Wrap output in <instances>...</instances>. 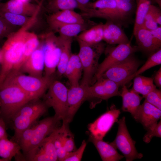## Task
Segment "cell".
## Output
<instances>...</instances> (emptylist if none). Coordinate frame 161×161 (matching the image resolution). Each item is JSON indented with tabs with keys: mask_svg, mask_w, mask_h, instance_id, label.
Wrapping results in <instances>:
<instances>
[{
	"mask_svg": "<svg viewBox=\"0 0 161 161\" xmlns=\"http://www.w3.org/2000/svg\"><path fill=\"white\" fill-rule=\"evenodd\" d=\"M151 0H137L134 24L133 29L134 35L138 30L143 26L145 17Z\"/></svg>",
	"mask_w": 161,
	"mask_h": 161,
	"instance_id": "obj_33",
	"label": "cell"
},
{
	"mask_svg": "<svg viewBox=\"0 0 161 161\" xmlns=\"http://www.w3.org/2000/svg\"><path fill=\"white\" fill-rule=\"evenodd\" d=\"M73 38L59 35L57 43L60 51L59 60L57 66V74L59 77L64 75L67 64L72 54L71 47Z\"/></svg>",
	"mask_w": 161,
	"mask_h": 161,
	"instance_id": "obj_23",
	"label": "cell"
},
{
	"mask_svg": "<svg viewBox=\"0 0 161 161\" xmlns=\"http://www.w3.org/2000/svg\"><path fill=\"white\" fill-rule=\"evenodd\" d=\"M59 120L54 115L45 118L34 125L32 139L28 151L24 155V158L33 152L44 139L57 128Z\"/></svg>",
	"mask_w": 161,
	"mask_h": 161,
	"instance_id": "obj_13",
	"label": "cell"
},
{
	"mask_svg": "<svg viewBox=\"0 0 161 161\" xmlns=\"http://www.w3.org/2000/svg\"><path fill=\"white\" fill-rule=\"evenodd\" d=\"M62 145L68 152H72L75 148L74 137L69 130L64 136Z\"/></svg>",
	"mask_w": 161,
	"mask_h": 161,
	"instance_id": "obj_41",
	"label": "cell"
},
{
	"mask_svg": "<svg viewBox=\"0 0 161 161\" xmlns=\"http://www.w3.org/2000/svg\"><path fill=\"white\" fill-rule=\"evenodd\" d=\"M86 143L83 140L79 148L77 150L68 152L64 161H80L86 146Z\"/></svg>",
	"mask_w": 161,
	"mask_h": 161,
	"instance_id": "obj_40",
	"label": "cell"
},
{
	"mask_svg": "<svg viewBox=\"0 0 161 161\" xmlns=\"http://www.w3.org/2000/svg\"><path fill=\"white\" fill-rule=\"evenodd\" d=\"M140 64V62L133 54L109 68L101 77L122 86L130 81L131 77L137 71Z\"/></svg>",
	"mask_w": 161,
	"mask_h": 161,
	"instance_id": "obj_10",
	"label": "cell"
},
{
	"mask_svg": "<svg viewBox=\"0 0 161 161\" xmlns=\"http://www.w3.org/2000/svg\"><path fill=\"white\" fill-rule=\"evenodd\" d=\"M34 100L17 86L3 82L0 85L1 117L5 122L12 121L14 115L23 106Z\"/></svg>",
	"mask_w": 161,
	"mask_h": 161,
	"instance_id": "obj_2",
	"label": "cell"
},
{
	"mask_svg": "<svg viewBox=\"0 0 161 161\" xmlns=\"http://www.w3.org/2000/svg\"><path fill=\"white\" fill-rule=\"evenodd\" d=\"M78 3L80 10L85 7L90 2V0H76Z\"/></svg>",
	"mask_w": 161,
	"mask_h": 161,
	"instance_id": "obj_48",
	"label": "cell"
},
{
	"mask_svg": "<svg viewBox=\"0 0 161 161\" xmlns=\"http://www.w3.org/2000/svg\"><path fill=\"white\" fill-rule=\"evenodd\" d=\"M87 99L86 86L80 84L71 86L68 89L66 112L63 123L68 125L83 102Z\"/></svg>",
	"mask_w": 161,
	"mask_h": 161,
	"instance_id": "obj_14",
	"label": "cell"
},
{
	"mask_svg": "<svg viewBox=\"0 0 161 161\" xmlns=\"http://www.w3.org/2000/svg\"><path fill=\"white\" fill-rule=\"evenodd\" d=\"M44 66V53L42 46L32 53L18 71L30 75L40 77L43 76Z\"/></svg>",
	"mask_w": 161,
	"mask_h": 161,
	"instance_id": "obj_16",
	"label": "cell"
},
{
	"mask_svg": "<svg viewBox=\"0 0 161 161\" xmlns=\"http://www.w3.org/2000/svg\"><path fill=\"white\" fill-rule=\"evenodd\" d=\"M97 24L90 19H87L83 23L62 25L55 30L59 33L60 35L73 38Z\"/></svg>",
	"mask_w": 161,
	"mask_h": 161,
	"instance_id": "obj_27",
	"label": "cell"
},
{
	"mask_svg": "<svg viewBox=\"0 0 161 161\" xmlns=\"http://www.w3.org/2000/svg\"><path fill=\"white\" fill-rule=\"evenodd\" d=\"M39 43L37 35L28 32L24 44L22 56L16 71H18L21 66L32 53L38 47Z\"/></svg>",
	"mask_w": 161,
	"mask_h": 161,
	"instance_id": "obj_32",
	"label": "cell"
},
{
	"mask_svg": "<svg viewBox=\"0 0 161 161\" xmlns=\"http://www.w3.org/2000/svg\"><path fill=\"white\" fill-rule=\"evenodd\" d=\"M154 81L159 88L161 87V67L156 72L154 78Z\"/></svg>",
	"mask_w": 161,
	"mask_h": 161,
	"instance_id": "obj_46",
	"label": "cell"
},
{
	"mask_svg": "<svg viewBox=\"0 0 161 161\" xmlns=\"http://www.w3.org/2000/svg\"><path fill=\"white\" fill-rule=\"evenodd\" d=\"M79 47L78 54L83 68V76L80 84L89 86L92 83L99 64V58L104 52L105 44L102 41L89 44L77 40Z\"/></svg>",
	"mask_w": 161,
	"mask_h": 161,
	"instance_id": "obj_3",
	"label": "cell"
},
{
	"mask_svg": "<svg viewBox=\"0 0 161 161\" xmlns=\"http://www.w3.org/2000/svg\"></svg>",
	"mask_w": 161,
	"mask_h": 161,
	"instance_id": "obj_52",
	"label": "cell"
},
{
	"mask_svg": "<svg viewBox=\"0 0 161 161\" xmlns=\"http://www.w3.org/2000/svg\"><path fill=\"white\" fill-rule=\"evenodd\" d=\"M56 151L58 160L64 161L68 153L62 145L56 149Z\"/></svg>",
	"mask_w": 161,
	"mask_h": 161,
	"instance_id": "obj_44",
	"label": "cell"
},
{
	"mask_svg": "<svg viewBox=\"0 0 161 161\" xmlns=\"http://www.w3.org/2000/svg\"><path fill=\"white\" fill-rule=\"evenodd\" d=\"M21 150L18 143L9 140L7 137L0 139V157L7 161L11 160Z\"/></svg>",
	"mask_w": 161,
	"mask_h": 161,
	"instance_id": "obj_31",
	"label": "cell"
},
{
	"mask_svg": "<svg viewBox=\"0 0 161 161\" xmlns=\"http://www.w3.org/2000/svg\"><path fill=\"white\" fill-rule=\"evenodd\" d=\"M0 16L9 24L15 25H23L27 21L24 16L9 12L0 11Z\"/></svg>",
	"mask_w": 161,
	"mask_h": 161,
	"instance_id": "obj_37",
	"label": "cell"
},
{
	"mask_svg": "<svg viewBox=\"0 0 161 161\" xmlns=\"http://www.w3.org/2000/svg\"><path fill=\"white\" fill-rule=\"evenodd\" d=\"M34 125L26 129L22 132L18 143L24 155L27 152L32 139Z\"/></svg>",
	"mask_w": 161,
	"mask_h": 161,
	"instance_id": "obj_36",
	"label": "cell"
},
{
	"mask_svg": "<svg viewBox=\"0 0 161 161\" xmlns=\"http://www.w3.org/2000/svg\"><path fill=\"white\" fill-rule=\"evenodd\" d=\"M134 78L133 86L130 90L142 95L143 98L156 88L153 83V79L151 78L139 75Z\"/></svg>",
	"mask_w": 161,
	"mask_h": 161,
	"instance_id": "obj_30",
	"label": "cell"
},
{
	"mask_svg": "<svg viewBox=\"0 0 161 161\" xmlns=\"http://www.w3.org/2000/svg\"><path fill=\"white\" fill-rule=\"evenodd\" d=\"M120 84L101 77L92 84L86 86L88 99L93 100L94 105L112 97L120 96Z\"/></svg>",
	"mask_w": 161,
	"mask_h": 161,
	"instance_id": "obj_11",
	"label": "cell"
},
{
	"mask_svg": "<svg viewBox=\"0 0 161 161\" xmlns=\"http://www.w3.org/2000/svg\"><path fill=\"white\" fill-rule=\"evenodd\" d=\"M7 137L6 131L5 122L0 117V139Z\"/></svg>",
	"mask_w": 161,
	"mask_h": 161,
	"instance_id": "obj_45",
	"label": "cell"
},
{
	"mask_svg": "<svg viewBox=\"0 0 161 161\" xmlns=\"http://www.w3.org/2000/svg\"><path fill=\"white\" fill-rule=\"evenodd\" d=\"M25 27L9 36L0 50V85L16 71L21 59L28 32Z\"/></svg>",
	"mask_w": 161,
	"mask_h": 161,
	"instance_id": "obj_1",
	"label": "cell"
},
{
	"mask_svg": "<svg viewBox=\"0 0 161 161\" xmlns=\"http://www.w3.org/2000/svg\"><path fill=\"white\" fill-rule=\"evenodd\" d=\"M161 64V48L150 55L144 65L130 78L131 80L136 76L139 75L149 69Z\"/></svg>",
	"mask_w": 161,
	"mask_h": 161,
	"instance_id": "obj_35",
	"label": "cell"
},
{
	"mask_svg": "<svg viewBox=\"0 0 161 161\" xmlns=\"http://www.w3.org/2000/svg\"><path fill=\"white\" fill-rule=\"evenodd\" d=\"M39 7V6L19 0H10L5 3H0V11L23 16L33 14Z\"/></svg>",
	"mask_w": 161,
	"mask_h": 161,
	"instance_id": "obj_22",
	"label": "cell"
},
{
	"mask_svg": "<svg viewBox=\"0 0 161 161\" xmlns=\"http://www.w3.org/2000/svg\"><path fill=\"white\" fill-rule=\"evenodd\" d=\"M0 161H7V160L1 158H0Z\"/></svg>",
	"mask_w": 161,
	"mask_h": 161,
	"instance_id": "obj_51",
	"label": "cell"
},
{
	"mask_svg": "<svg viewBox=\"0 0 161 161\" xmlns=\"http://www.w3.org/2000/svg\"><path fill=\"white\" fill-rule=\"evenodd\" d=\"M89 140L92 142L97 149L103 161H118L124 157L118 153L117 149L109 143L103 140L96 139L89 135Z\"/></svg>",
	"mask_w": 161,
	"mask_h": 161,
	"instance_id": "obj_24",
	"label": "cell"
},
{
	"mask_svg": "<svg viewBox=\"0 0 161 161\" xmlns=\"http://www.w3.org/2000/svg\"><path fill=\"white\" fill-rule=\"evenodd\" d=\"M120 92V96L122 98V110L123 112H129L134 119L143 97L140 96L138 93L129 91L125 85L122 86Z\"/></svg>",
	"mask_w": 161,
	"mask_h": 161,
	"instance_id": "obj_21",
	"label": "cell"
},
{
	"mask_svg": "<svg viewBox=\"0 0 161 161\" xmlns=\"http://www.w3.org/2000/svg\"><path fill=\"white\" fill-rule=\"evenodd\" d=\"M147 132L144 135L143 140L144 142L148 143L154 137H161V121L149 128L146 130Z\"/></svg>",
	"mask_w": 161,
	"mask_h": 161,
	"instance_id": "obj_39",
	"label": "cell"
},
{
	"mask_svg": "<svg viewBox=\"0 0 161 161\" xmlns=\"http://www.w3.org/2000/svg\"><path fill=\"white\" fill-rule=\"evenodd\" d=\"M157 3L159 6V8H161V0H151V1Z\"/></svg>",
	"mask_w": 161,
	"mask_h": 161,
	"instance_id": "obj_49",
	"label": "cell"
},
{
	"mask_svg": "<svg viewBox=\"0 0 161 161\" xmlns=\"http://www.w3.org/2000/svg\"><path fill=\"white\" fill-rule=\"evenodd\" d=\"M44 96V101L48 107L54 109L55 116L63 121L66 109L68 89L62 82L54 79L52 82Z\"/></svg>",
	"mask_w": 161,
	"mask_h": 161,
	"instance_id": "obj_8",
	"label": "cell"
},
{
	"mask_svg": "<svg viewBox=\"0 0 161 161\" xmlns=\"http://www.w3.org/2000/svg\"><path fill=\"white\" fill-rule=\"evenodd\" d=\"M138 51L139 50L137 46H132L130 42L118 44L115 47H106L104 52H106V56L103 61L99 64L92 84L101 77L109 68L124 60Z\"/></svg>",
	"mask_w": 161,
	"mask_h": 161,
	"instance_id": "obj_7",
	"label": "cell"
},
{
	"mask_svg": "<svg viewBox=\"0 0 161 161\" xmlns=\"http://www.w3.org/2000/svg\"><path fill=\"white\" fill-rule=\"evenodd\" d=\"M47 7L52 13L58 11L78 8L79 6L76 0H49Z\"/></svg>",
	"mask_w": 161,
	"mask_h": 161,
	"instance_id": "obj_34",
	"label": "cell"
},
{
	"mask_svg": "<svg viewBox=\"0 0 161 161\" xmlns=\"http://www.w3.org/2000/svg\"><path fill=\"white\" fill-rule=\"evenodd\" d=\"M134 35L139 51L151 55L161 48L155 43L149 30L141 27Z\"/></svg>",
	"mask_w": 161,
	"mask_h": 161,
	"instance_id": "obj_25",
	"label": "cell"
},
{
	"mask_svg": "<svg viewBox=\"0 0 161 161\" xmlns=\"http://www.w3.org/2000/svg\"><path fill=\"white\" fill-rule=\"evenodd\" d=\"M54 79L53 76L37 77L26 75L18 71L10 73L3 83L17 86L35 100L44 95Z\"/></svg>",
	"mask_w": 161,
	"mask_h": 161,
	"instance_id": "obj_5",
	"label": "cell"
},
{
	"mask_svg": "<svg viewBox=\"0 0 161 161\" xmlns=\"http://www.w3.org/2000/svg\"><path fill=\"white\" fill-rule=\"evenodd\" d=\"M80 11V13L85 19L103 18L122 26L114 0H96L90 2Z\"/></svg>",
	"mask_w": 161,
	"mask_h": 161,
	"instance_id": "obj_6",
	"label": "cell"
},
{
	"mask_svg": "<svg viewBox=\"0 0 161 161\" xmlns=\"http://www.w3.org/2000/svg\"><path fill=\"white\" fill-rule=\"evenodd\" d=\"M48 106L39 99L34 100L23 106L13 117V139L18 143L22 132L32 126L47 111Z\"/></svg>",
	"mask_w": 161,
	"mask_h": 161,
	"instance_id": "obj_4",
	"label": "cell"
},
{
	"mask_svg": "<svg viewBox=\"0 0 161 161\" xmlns=\"http://www.w3.org/2000/svg\"><path fill=\"white\" fill-rule=\"evenodd\" d=\"M103 40L110 45L127 44L130 42L122 26L109 21L103 24Z\"/></svg>",
	"mask_w": 161,
	"mask_h": 161,
	"instance_id": "obj_19",
	"label": "cell"
},
{
	"mask_svg": "<svg viewBox=\"0 0 161 161\" xmlns=\"http://www.w3.org/2000/svg\"><path fill=\"white\" fill-rule=\"evenodd\" d=\"M42 47L44 53V76H52L59 60L60 49L57 43L55 45L49 41Z\"/></svg>",
	"mask_w": 161,
	"mask_h": 161,
	"instance_id": "obj_20",
	"label": "cell"
},
{
	"mask_svg": "<svg viewBox=\"0 0 161 161\" xmlns=\"http://www.w3.org/2000/svg\"><path fill=\"white\" fill-rule=\"evenodd\" d=\"M103 24L97 23L82 32L75 37L76 40L89 44L102 41L103 40Z\"/></svg>",
	"mask_w": 161,
	"mask_h": 161,
	"instance_id": "obj_28",
	"label": "cell"
},
{
	"mask_svg": "<svg viewBox=\"0 0 161 161\" xmlns=\"http://www.w3.org/2000/svg\"><path fill=\"white\" fill-rule=\"evenodd\" d=\"M86 20L83 18L80 13L70 10L52 13L47 18L48 23L50 27L55 30L62 25L83 23Z\"/></svg>",
	"mask_w": 161,
	"mask_h": 161,
	"instance_id": "obj_17",
	"label": "cell"
},
{
	"mask_svg": "<svg viewBox=\"0 0 161 161\" xmlns=\"http://www.w3.org/2000/svg\"><path fill=\"white\" fill-rule=\"evenodd\" d=\"M161 116V110L144 100L140 105L134 120L147 130L157 123Z\"/></svg>",
	"mask_w": 161,
	"mask_h": 161,
	"instance_id": "obj_18",
	"label": "cell"
},
{
	"mask_svg": "<svg viewBox=\"0 0 161 161\" xmlns=\"http://www.w3.org/2000/svg\"><path fill=\"white\" fill-rule=\"evenodd\" d=\"M143 98L145 100L161 110V91L156 88Z\"/></svg>",
	"mask_w": 161,
	"mask_h": 161,
	"instance_id": "obj_38",
	"label": "cell"
},
{
	"mask_svg": "<svg viewBox=\"0 0 161 161\" xmlns=\"http://www.w3.org/2000/svg\"><path fill=\"white\" fill-rule=\"evenodd\" d=\"M117 122L118 127L117 135L114 140L110 144L121 152L126 161L141 159L143 155L138 152L135 147L136 141L132 139L129 132L125 117H123Z\"/></svg>",
	"mask_w": 161,
	"mask_h": 161,
	"instance_id": "obj_9",
	"label": "cell"
},
{
	"mask_svg": "<svg viewBox=\"0 0 161 161\" xmlns=\"http://www.w3.org/2000/svg\"></svg>",
	"mask_w": 161,
	"mask_h": 161,
	"instance_id": "obj_53",
	"label": "cell"
},
{
	"mask_svg": "<svg viewBox=\"0 0 161 161\" xmlns=\"http://www.w3.org/2000/svg\"><path fill=\"white\" fill-rule=\"evenodd\" d=\"M10 24L0 16V38L7 35L10 29Z\"/></svg>",
	"mask_w": 161,
	"mask_h": 161,
	"instance_id": "obj_42",
	"label": "cell"
},
{
	"mask_svg": "<svg viewBox=\"0 0 161 161\" xmlns=\"http://www.w3.org/2000/svg\"><path fill=\"white\" fill-rule=\"evenodd\" d=\"M121 112L113 104L109 109L88 125L90 135L95 138L103 140L113 124L118 121Z\"/></svg>",
	"mask_w": 161,
	"mask_h": 161,
	"instance_id": "obj_12",
	"label": "cell"
},
{
	"mask_svg": "<svg viewBox=\"0 0 161 161\" xmlns=\"http://www.w3.org/2000/svg\"><path fill=\"white\" fill-rule=\"evenodd\" d=\"M153 40L156 44L160 48L161 46V27L158 26L156 29L150 31Z\"/></svg>",
	"mask_w": 161,
	"mask_h": 161,
	"instance_id": "obj_43",
	"label": "cell"
},
{
	"mask_svg": "<svg viewBox=\"0 0 161 161\" xmlns=\"http://www.w3.org/2000/svg\"><path fill=\"white\" fill-rule=\"evenodd\" d=\"M123 26L131 21L135 11L134 0H114Z\"/></svg>",
	"mask_w": 161,
	"mask_h": 161,
	"instance_id": "obj_29",
	"label": "cell"
},
{
	"mask_svg": "<svg viewBox=\"0 0 161 161\" xmlns=\"http://www.w3.org/2000/svg\"><path fill=\"white\" fill-rule=\"evenodd\" d=\"M56 129L44 139L33 152L25 158V161L58 160L54 142Z\"/></svg>",
	"mask_w": 161,
	"mask_h": 161,
	"instance_id": "obj_15",
	"label": "cell"
},
{
	"mask_svg": "<svg viewBox=\"0 0 161 161\" xmlns=\"http://www.w3.org/2000/svg\"><path fill=\"white\" fill-rule=\"evenodd\" d=\"M21 1L25 2H29V1L30 0H19Z\"/></svg>",
	"mask_w": 161,
	"mask_h": 161,
	"instance_id": "obj_50",
	"label": "cell"
},
{
	"mask_svg": "<svg viewBox=\"0 0 161 161\" xmlns=\"http://www.w3.org/2000/svg\"><path fill=\"white\" fill-rule=\"evenodd\" d=\"M83 73L82 64L78 54H72L66 66L64 75L71 86L80 84Z\"/></svg>",
	"mask_w": 161,
	"mask_h": 161,
	"instance_id": "obj_26",
	"label": "cell"
},
{
	"mask_svg": "<svg viewBox=\"0 0 161 161\" xmlns=\"http://www.w3.org/2000/svg\"><path fill=\"white\" fill-rule=\"evenodd\" d=\"M160 8L157 7L154 14V21L160 26L161 25V11Z\"/></svg>",
	"mask_w": 161,
	"mask_h": 161,
	"instance_id": "obj_47",
	"label": "cell"
}]
</instances>
